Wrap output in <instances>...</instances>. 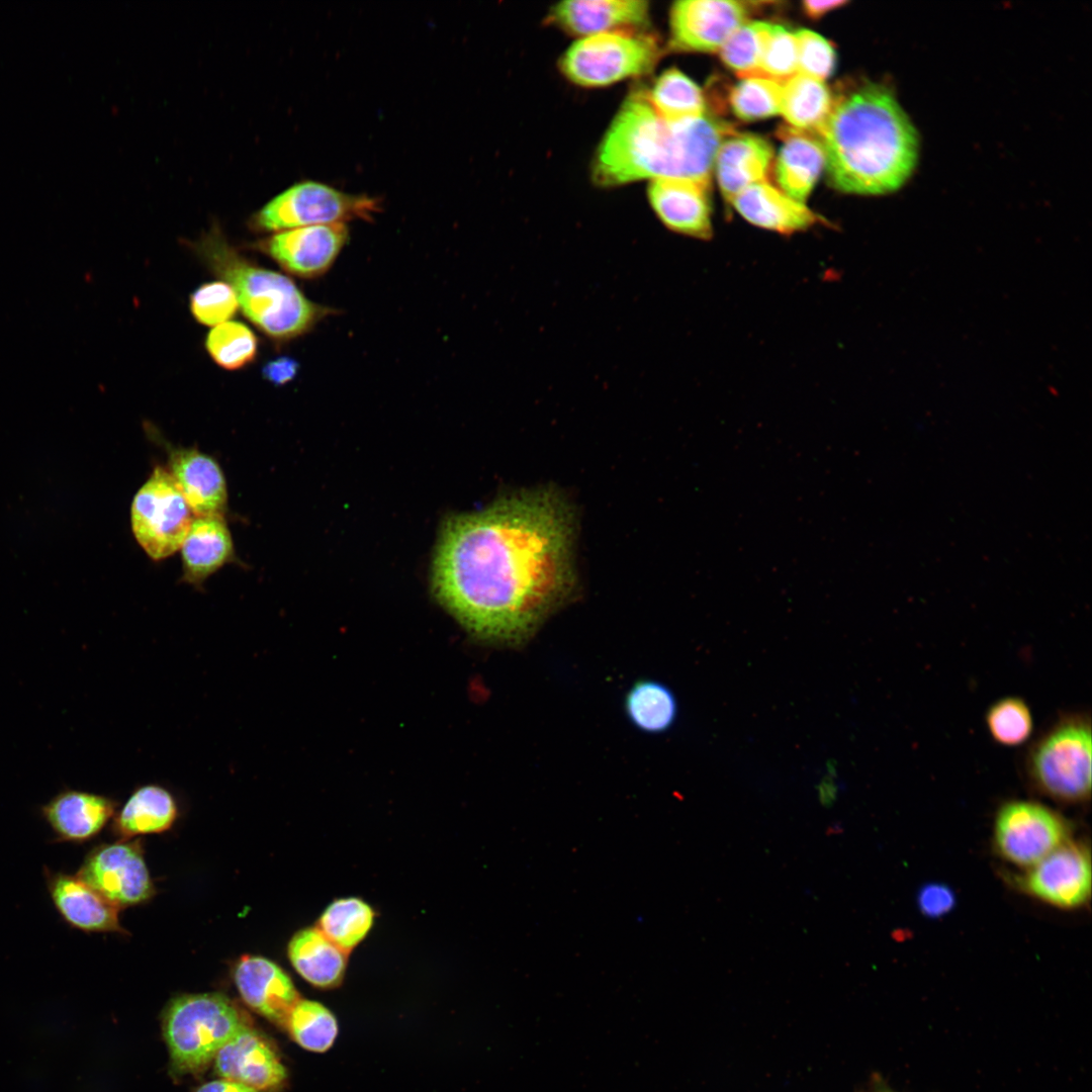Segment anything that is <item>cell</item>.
Segmentation results:
<instances>
[{
    "label": "cell",
    "instance_id": "obj_9",
    "mask_svg": "<svg viewBox=\"0 0 1092 1092\" xmlns=\"http://www.w3.org/2000/svg\"><path fill=\"white\" fill-rule=\"evenodd\" d=\"M1066 818L1031 800H1009L996 811L993 843L1007 862L1028 869L1070 840Z\"/></svg>",
    "mask_w": 1092,
    "mask_h": 1092
},
{
    "label": "cell",
    "instance_id": "obj_17",
    "mask_svg": "<svg viewBox=\"0 0 1092 1092\" xmlns=\"http://www.w3.org/2000/svg\"><path fill=\"white\" fill-rule=\"evenodd\" d=\"M648 2L643 0H573L557 3L548 19L567 33L578 36L638 30L647 24Z\"/></svg>",
    "mask_w": 1092,
    "mask_h": 1092
},
{
    "label": "cell",
    "instance_id": "obj_2",
    "mask_svg": "<svg viewBox=\"0 0 1092 1092\" xmlns=\"http://www.w3.org/2000/svg\"><path fill=\"white\" fill-rule=\"evenodd\" d=\"M818 136L828 180L844 193L892 192L910 177L917 161L911 121L892 93L874 83L834 97Z\"/></svg>",
    "mask_w": 1092,
    "mask_h": 1092
},
{
    "label": "cell",
    "instance_id": "obj_43",
    "mask_svg": "<svg viewBox=\"0 0 1092 1092\" xmlns=\"http://www.w3.org/2000/svg\"><path fill=\"white\" fill-rule=\"evenodd\" d=\"M845 1H811L807 0L802 3L803 10L806 15L813 19H818L832 11L833 9L841 7L845 4Z\"/></svg>",
    "mask_w": 1092,
    "mask_h": 1092
},
{
    "label": "cell",
    "instance_id": "obj_26",
    "mask_svg": "<svg viewBox=\"0 0 1092 1092\" xmlns=\"http://www.w3.org/2000/svg\"><path fill=\"white\" fill-rule=\"evenodd\" d=\"M347 952L317 927L298 931L288 944V957L296 972L317 988L338 986L345 974Z\"/></svg>",
    "mask_w": 1092,
    "mask_h": 1092
},
{
    "label": "cell",
    "instance_id": "obj_30",
    "mask_svg": "<svg viewBox=\"0 0 1092 1092\" xmlns=\"http://www.w3.org/2000/svg\"><path fill=\"white\" fill-rule=\"evenodd\" d=\"M646 93L652 107L666 121L679 122L706 114L701 89L675 68L664 71Z\"/></svg>",
    "mask_w": 1092,
    "mask_h": 1092
},
{
    "label": "cell",
    "instance_id": "obj_33",
    "mask_svg": "<svg viewBox=\"0 0 1092 1092\" xmlns=\"http://www.w3.org/2000/svg\"><path fill=\"white\" fill-rule=\"evenodd\" d=\"M985 724L991 739L1004 747L1025 744L1034 729L1032 712L1018 696H1006L992 703L986 711Z\"/></svg>",
    "mask_w": 1092,
    "mask_h": 1092
},
{
    "label": "cell",
    "instance_id": "obj_37",
    "mask_svg": "<svg viewBox=\"0 0 1092 1092\" xmlns=\"http://www.w3.org/2000/svg\"><path fill=\"white\" fill-rule=\"evenodd\" d=\"M189 306L197 323L215 327L237 313L239 302L233 287L219 280L198 286L190 294Z\"/></svg>",
    "mask_w": 1092,
    "mask_h": 1092
},
{
    "label": "cell",
    "instance_id": "obj_42",
    "mask_svg": "<svg viewBox=\"0 0 1092 1092\" xmlns=\"http://www.w3.org/2000/svg\"><path fill=\"white\" fill-rule=\"evenodd\" d=\"M195 1092H260L252 1087L229 1079H217L199 1086Z\"/></svg>",
    "mask_w": 1092,
    "mask_h": 1092
},
{
    "label": "cell",
    "instance_id": "obj_18",
    "mask_svg": "<svg viewBox=\"0 0 1092 1092\" xmlns=\"http://www.w3.org/2000/svg\"><path fill=\"white\" fill-rule=\"evenodd\" d=\"M234 978L248 1006L285 1026L299 998L291 979L279 966L262 957L246 956L238 962Z\"/></svg>",
    "mask_w": 1092,
    "mask_h": 1092
},
{
    "label": "cell",
    "instance_id": "obj_27",
    "mask_svg": "<svg viewBox=\"0 0 1092 1092\" xmlns=\"http://www.w3.org/2000/svg\"><path fill=\"white\" fill-rule=\"evenodd\" d=\"M178 815V806L166 788L149 784L136 788L114 819L117 833L129 837L168 830Z\"/></svg>",
    "mask_w": 1092,
    "mask_h": 1092
},
{
    "label": "cell",
    "instance_id": "obj_28",
    "mask_svg": "<svg viewBox=\"0 0 1092 1092\" xmlns=\"http://www.w3.org/2000/svg\"><path fill=\"white\" fill-rule=\"evenodd\" d=\"M834 97L819 80L797 74L782 85L781 113L792 128L819 134L833 106Z\"/></svg>",
    "mask_w": 1092,
    "mask_h": 1092
},
{
    "label": "cell",
    "instance_id": "obj_15",
    "mask_svg": "<svg viewBox=\"0 0 1092 1092\" xmlns=\"http://www.w3.org/2000/svg\"><path fill=\"white\" fill-rule=\"evenodd\" d=\"M647 195L653 211L666 229L701 241L711 239V183L689 179H654L648 186Z\"/></svg>",
    "mask_w": 1092,
    "mask_h": 1092
},
{
    "label": "cell",
    "instance_id": "obj_44",
    "mask_svg": "<svg viewBox=\"0 0 1092 1092\" xmlns=\"http://www.w3.org/2000/svg\"><path fill=\"white\" fill-rule=\"evenodd\" d=\"M872 1092H895V1091L891 1090L885 1084L879 1082V1083H876V1085L874 1086Z\"/></svg>",
    "mask_w": 1092,
    "mask_h": 1092
},
{
    "label": "cell",
    "instance_id": "obj_1",
    "mask_svg": "<svg viewBox=\"0 0 1092 1092\" xmlns=\"http://www.w3.org/2000/svg\"><path fill=\"white\" fill-rule=\"evenodd\" d=\"M573 542V511L556 490L507 495L447 521L434 592L474 635L520 643L572 594Z\"/></svg>",
    "mask_w": 1092,
    "mask_h": 1092
},
{
    "label": "cell",
    "instance_id": "obj_38",
    "mask_svg": "<svg viewBox=\"0 0 1092 1092\" xmlns=\"http://www.w3.org/2000/svg\"><path fill=\"white\" fill-rule=\"evenodd\" d=\"M798 74V47L795 33L774 25L755 77L784 84Z\"/></svg>",
    "mask_w": 1092,
    "mask_h": 1092
},
{
    "label": "cell",
    "instance_id": "obj_22",
    "mask_svg": "<svg viewBox=\"0 0 1092 1092\" xmlns=\"http://www.w3.org/2000/svg\"><path fill=\"white\" fill-rule=\"evenodd\" d=\"M751 224L782 235H791L824 222L805 203L789 197L767 181L754 183L730 203Z\"/></svg>",
    "mask_w": 1092,
    "mask_h": 1092
},
{
    "label": "cell",
    "instance_id": "obj_13",
    "mask_svg": "<svg viewBox=\"0 0 1092 1092\" xmlns=\"http://www.w3.org/2000/svg\"><path fill=\"white\" fill-rule=\"evenodd\" d=\"M77 876L118 908L146 901L154 890L142 851L135 843L117 842L95 847L85 857Z\"/></svg>",
    "mask_w": 1092,
    "mask_h": 1092
},
{
    "label": "cell",
    "instance_id": "obj_35",
    "mask_svg": "<svg viewBox=\"0 0 1092 1092\" xmlns=\"http://www.w3.org/2000/svg\"><path fill=\"white\" fill-rule=\"evenodd\" d=\"M774 25L747 21L739 26L720 49L722 62L738 77H755Z\"/></svg>",
    "mask_w": 1092,
    "mask_h": 1092
},
{
    "label": "cell",
    "instance_id": "obj_25",
    "mask_svg": "<svg viewBox=\"0 0 1092 1092\" xmlns=\"http://www.w3.org/2000/svg\"><path fill=\"white\" fill-rule=\"evenodd\" d=\"M184 579L200 584L234 557L230 530L222 516L196 517L180 547Z\"/></svg>",
    "mask_w": 1092,
    "mask_h": 1092
},
{
    "label": "cell",
    "instance_id": "obj_31",
    "mask_svg": "<svg viewBox=\"0 0 1092 1092\" xmlns=\"http://www.w3.org/2000/svg\"><path fill=\"white\" fill-rule=\"evenodd\" d=\"M374 919L372 908L359 898L335 900L322 914L318 929L338 947L348 952L370 931Z\"/></svg>",
    "mask_w": 1092,
    "mask_h": 1092
},
{
    "label": "cell",
    "instance_id": "obj_24",
    "mask_svg": "<svg viewBox=\"0 0 1092 1092\" xmlns=\"http://www.w3.org/2000/svg\"><path fill=\"white\" fill-rule=\"evenodd\" d=\"M784 141L776 161V179L781 190L794 200L805 203L825 166V155L818 138L792 127L780 130Z\"/></svg>",
    "mask_w": 1092,
    "mask_h": 1092
},
{
    "label": "cell",
    "instance_id": "obj_5",
    "mask_svg": "<svg viewBox=\"0 0 1092 1092\" xmlns=\"http://www.w3.org/2000/svg\"><path fill=\"white\" fill-rule=\"evenodd\" d=\"M1091 718L1084 712L1061 714L1027 747L1023 770L1040 795L1066 805L1091 797Z\"/></svg>",
    "mask_w": 1092,
    "mask_h": 1092
},
{
    "label": "cell",
    "instance_id": "obj_36",
    "mask_svg": "<svg viewBox=\"0 0 1092 1092\" xmlns=\"http://www.w3.org/2000/svg\"><path fill=\"white\" fill-rule=\"evenodd\" d=\"M729 104L734 115L745 121L780 114L782 84L758 77L744 78L731 89Z\"/></svg>",
    "mask_w": 1092,
    "mask_h": 1092
},
{
    "label": "cell",
    "instance_id": "obj_32",
    "mask_svg": "<svg viewBox=\"0 0 1092 1092\" xmlns=\"http://www.w3.org/2000/svg\"><path fill=\"white\" fill-rule=\"evenodd\" d=\"M285 1027L301 1048L315 1053L328 1051L338 1034L334 1014L323 1004L307 999L296 1002Z\"/></svg>",
    "mask_w": 1092,
    "mask_h": 1092
},
{
    "label": "cell",
    "instance_id": "obj_3",
    "mask_svg": "<svg viewBox=\"0 0 1092 1092\" xmlns=\"http://www.w3.org/2000/svg\"><path fill=\"white\" fill-rule=\"evenodd\" d=\"M736 133L715 116L669 122L652 107L646 91L632 92L603 138L593 179L612 187L642 179H689L711 183L717 152Z\"/></svg>",
    "mask_w": 1092,
    "mask_h": 1092
},
{
    "label": "cell",
    "instance_id": "obj_6",
    "mask_svg": "<svg viewBox=\"0 0 1092 1092\" xmlns=\"http://www.w3.org/2000/svg\"><path fill=\"white\" fill-rule=\"evenodd\" d=\"M164 1037L180 1073H199L240 1031L249 1026L245 1013L219 993L183 995L164 1016Z\"/></svg>",
    "mask_w": 1092,
    "mask_h": 1092
},
{
    "label": "cell",
    "instance_id": "obj_29",
    "mask_svg": "<svg viewBox=\"0 0 1092 1092\" xmlns=\"http://www.w3.org/2000/svg\"><path fill=\"white\" fill-rule=\"evenodd\" d=\"M624 709L634 727L651 734L667 730L677 714L672 692L653 679L635 681L625 696Z\"/></svg>",
    "mask_w": 1092,
    "mask_h": 1092
},
{
    "label": "cell",
    "instance_id": "obj_11",
    "mask_svg": "<svg viewBox=\"0 0 1092 1092\" xmlns=\"http://www.w3.org/2000/svg\"><path fill=\"white\" fill-rule=\"evenodd\" d=\"M1028 896L1059 909L1083 907L1091 896L1090 850L1068 840L1016 879Z\"/></svg>",
    "mask_w": 1092,
    "mask_h": 1092
},
{
    "label": "cell",
    "instance_id": "obj_7",
    "mask_svg": "<svg viewBox=\"0 0 1092 1092\" xmlns=\"http://www.w3.org/2000/svg\"><path fill=\"white\" fill-rule=\"evenodd\" d=\"M660 54L653 35L617 30L578 39L562 56L559 66L571 82L602 87L650 73Z\"/></svg>",
    "mask_w": 1092,
    "mask_h": 1092
},
{
    "label": "cell",
    "instance_id": "obj_14",
    "mask_svg": "<svg viewBox=\"0 0 1092 1092\" xmlns=\"http://www.w3.org/2000/svg\"><path fill=\"white\" fill-rule=\"evenodd\" d=\"M741 1L685 0L670 8L669 47L678 52L715 53L748 21Z\"/></svg>",
    "mask_w": 1092,
    "mask_h": 1092
},
{
    "label": "cell",
    "instance_id": "obj_16",
    "mask_svg": "<svg viewBox=\"0 0 1092 1092\" xmlns=\"http://www.w3.org/2000/svg\"><path fill=\"white\" fill-rule=\"evenodd\" d=\"M214 1071L260 1092L281 1086L287 1072L273 1048L251 1026L245 1027L220 1049Z\"/></svg>",
    "mask_w": 1092,
    "mask_h": 1092
},
{
    "label": "cell",
    "instance_id": "obj_39",
    "mask_svg": "<svg viewBox=\"0 0 1092 1092\" xmlns=\"http://www.w3.org/2000/svg\"><path fill=\"white\" fill-rule=\"evenodd\" d=\"M798 47V74L824 81L834 71L835 50L830 41L810 29L795 32Z\"/></svg>",
    "mask_w": 1092,
    "mask_h": 1092
},
{
    "label": "cell",
    "instance_id": "obj_41",
    "mask_svg": "<svg viewBox=\"0 0 1092 1092\" xmlns=\"http://www.w3.org/2000/svg\"><path fill=\"white\" fill-rule=\"evenodd\" d=\"M299 370V363L292 357L280 356L265 363L262 376L273 385L280 386L291 381Z\"/></svg>",
    "mask_w": 1092,
    "mask_h": 1092
},
{
    "label": "cell",
    "instance_id": "obj_19",
    "mask_svg": "<svg viewBox=\"0 0 1092 1092\" xmlns=\"http://www.w3.org/2000/svg\"><path fill=\"white\" fill-rule=\"evenodd\" d=\"M43 874L53 905L68 925L84 932L122 931L118 907L78 876L48 868Z\"/></svg>",
    "mask_w": 1092,
    "mask_h": 1092
},
{
    "label": "cell",
    "instance_id": "obj_20",
    "mask_svg": "<svg viewBox=\"0 0 1092 1092\" xmlns=\"http://www.w3.org/2000/svg\"><path fill=\"white\" fill-rule=\"evenodd\" d=\"M169 473L196 517L222 516L228 499L224 475L218 463L195 448L169 452Z\"/></svg>",
    "mask_w": 1092,
    "mask_h": 1092
},
{
    "label": "cell",
    "instance_id": "obj_34",
    "mask_svg": "<svg viewBox=\"0 0 1092 1092\" xmlns=\"http://www.w3.org/2000/svg\"><path fill=\"white\" fill-rule=\"evenodd\" d=\"M204 347L218 366L226 370H238L255 360L258 339L247 325L228 321L209 331Z\"/></svg>",
    "mask_w": 1092,
    "mask_h": 1092
},
{
    "label": "cell",
    "instance_id": "obj_8",
    "mask_svg": "<svg viewBox=\"0 0 1092 1092\" xmlns=\"http://www.w3.org/2000/svg\"><path fill=\"white\" fill-rule=\"evenodd\" d=\"M380 201L367 195L343 192L327 184L304 181L292 185L266 203L254 216L259 232L343 222L372 220Z\"/></svg>",
    "mask_w": 1092,
    "mask_h": 1092
},
{
    "label": "cell",
    "instance_id": "obj_40",
    "mask_svg": "<svg viewBox=\"0 0 1092 1092\" xmlns=\"http://www.w3.org/2000/svg\"><path fill=\"white\" fill-rule=\"evenodd\" d=\"M953 903V893L940 884L927 885L920 891L918 896V905L921 912L931 917L947 913Z\"/></svg>",
    "mask_w": 1092,
    "mask_h": 1092
},
{
    "label": "cell",
    "instance_id": "obj_21",
    "mask_svg": "<svg viewBox=\"0 0 1092 1092\" xmlns=\"http://www.w3.org/2000/svg\"><path fill=\"white\" fill-rule=\"evenodd\" d=\"M114 809L115 802L108 797L64 790L42 805L40 812L56 841L82 843L103 829Z\"/></svg>",
    "mask_w": 1092,
    "mask_h": 1092
},
{
    "label": "cell",
    "instance_id": "obj_4",
    "mask_svg": "<svg viewBox=\"0 0 1092 1092\" xmlns=\"http://www.w3.org/2000/svg\"><path fill=\"white\" fill-rule=\"evenodd\" d=\"M188 246L212 274L233 287L244 315L276 343L301 337L338 312L307 298L290 277L247 259L216 226Z\"/></svg>",
    "mask_w": 1092,
    "mask_h": 1092
},
{
    "label": "cell",
    "instance_id": "obj_12",
    "mask_svg": "<svg viewBox=\"0 0 1092 1092\" xmlns=\"http://www.w3.org/2000/svg\"><path fill=\"white\" fill-rule=\"evenodd\" d=\"M347 223L302 226L278 232L253 244L286 273L313 279L326 274L349 241Z\"/></svg>",
    "mask_w": 1092,
    "mask_h": 1092
},
{
    "label": "cell",
    "instance_id": "obj_23",
    "mask_svg": "<svg viewBox=\"0 0 1092 1092\" xmlns=\"http://www.w3.org/2000/svg\"><path fill=\"white\" fill-rule=\"evenodd\" d=\"M770 144L755 134L734 133L720 146L714 168L724 200L733 198L748 186L766 181L772 161Z\"/></svg>",
    "mask_w": 1092,
    "mask_h": 1092
},
{
    "label": "cell",
    "instance_id": "obj_10",
    "mask_svg": "<svg viewBox=\"0 0 1092 1092\" xmlns=\"http://www.w3.org/2000/svg\"><path fill=\"white\" fill-rule=\"evenodd\" d=\"M130 520L138 543L161 560L180 549L194 519L169 471L156 467L132 499Z\"/></svg>",
    "mask_w": 1092,
    "mask_h": 1092
}]
</instances>
